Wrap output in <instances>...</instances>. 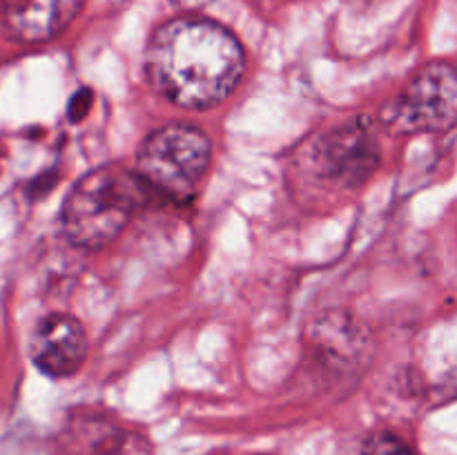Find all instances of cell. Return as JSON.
<instances>
[{
    "label": "cell",
    "mask_w": 457,
    "mask_h": 455,
    "mask_svg": "<svg viewBox=\"0 0 457 455\" xmlns=\"http://www.w3.org/2000/svg\"><path fill=\"white\" fill-rule=\"evenodd\" d=\"M145 65L152 85L168 101L190 110H208L239 83L244 49L217 22L177 18L152 36Z\"/></svg>",
    "instance_id": "6da1fadb"
},
{
    "label": "cell",
    "mask_w": 457,
    "mask_h": 455,
    "mask_svg": "<svg viewBox=\"0 0 457 455\" xmlns=\"http://www.w3.org/2000/svg\"><path fill=\"white\" fill-rule=\"evenodd\" d=\"M147 187L137 174L116 165L98 168L80 178L62 205V230L83 248H101L120 235Z\"/></svg>",
    "instance_id": "7a4b0ae2"
},
{
    "label": "cell",
    "mask_w": 457,
    "mask_h": 455,
    "mask_svg": "<svg viewBox=\"0 0 457 455\" xmlns=\"http://www.w3.org/2000/svg\"><path fill=\"white\" fill-rule=\"evenodd\" d=\"M210 163V138L192 125H165L147 136L137 159V177L147 190L190 199Z\"/></svg>",
    "instance_id": "3957f363"
},
{
    "label": "cell",
    "mask_w": 457,
    "mask_h": 455,
    "mask_svg": "<svg viewBox=\"0 0 457 455\" xmlns=\"http://www.w3.org/2000/svg\"><path fill=\"white\" fill-rule=\"evenodd\" d=\"M457 116V80L446 62L428 65L406 85L384 114L393 134L445 132Z\"/></svg>",
    "instance_id": "277c9868"
},
{
    "label": "cell",
    "mask_w": 457,
    "mask_h": 455,
    "mask_svg": "<svg viewBox=\"0 0 457 455\" xmlns=\"http://www.w3.org/2000/svg\"><path fill=\"white\" fill-rule=\"evenodd\" d=\"M321 172L342 187H357L379 165V145L366 123L355 120L335 129L317 150Z\"/></svg>",
    "instance_id": "5b68a950"
},
{
    "label": "cell",
    "mask_w": 457,
    "mask_h": 455,
    "mask_svg": "<svg viewBox=\"0 0 457 455\" xmlns=\"http://www.w3.org/2000/svg\"><path fill=\"white\" fill-rule=\"evenodd\" d=\"M29 352L45 375L70 377L80 368L87 352L83 326L70 315L45 317L31 335Z\"/></svg>",
    "instance_id": "8992f818"
},
{
    "label": "cell",
    "mask_w": 457,
    "mask_h": 455,
    "mask_svg": "<svg viewBox=\"0 0 457 455\" xmlns=\"http://www.w3.org/2000/svg\"><path fill=\"white\" fill-rule=\"evenodd\" d=\"M80 4L83 0H4V29L21 43H43L74 21Z\"/></svg>",
    "instance_id": "52a82bcc"
},
{
    "label": "cell",
    "mask_w": 457,
    "mask_h": 455,
    "mask_svg": "<svg viewBox=\"0 0 457 455\" xmlns=\"http://www.w3.org/2000/svg\"><path fill=\"white\" fill-rule=\"evenodd\" d=\"M317 352L335 366L353 364L364 351V335L348 315H326L315 324L311 335Z\"/></svg>",
    "instance_id": "ba28073f"
},
{
    "label": "cell",
    "mask_w": 457,
    "mask_h": 455,
    "mask_svg": "<svg viewBox=\"0 0 457 455\" xmlns=\"http://www.w3.org/2000/svg\"><path fill=\"white\" fill-rule=\"evenodd\" d=\"M361 455H418L409 444H406L402 437H397L395 433H375L364 446V453Z\"/></svg>",
    "instance_id": "9c48e42d"
},
{
    "label": "cell",
    "mask_w": 457,
    "mask_h": 455,
    "mask_svg": "<svg viewBox=\"0 0 457 455\" xmlns=\"http://www.w3.org/2000/svg\"><path fill=\"white\" fill-rule=\"evenodd\" d=\"M89 105H92V94H89L87 89H80V92L74 96V101H71L70 116H71V119H74V120L83 119V116L87 114Z\"/></svg>",
    "instance_id": "30bf717a"
},
{
    "label": "cell",
    "mask_w": 457,
    "mask_h": 455,
    "mask_svg": "<svg viewBox=\"0 0 457 455\" xmlns=\"http://www.w3.org/2000/svg\"><path fill=\"white\" fill-rule=\"evenodd\" d=\"M172 3H177L183 9H201L205 4H212L214 0H172Z\"/></svg>",
    "instance_id": "8fae6325"
}]
</instances>
